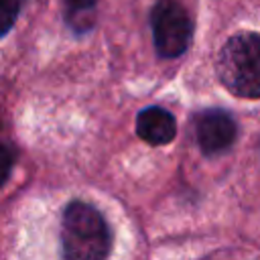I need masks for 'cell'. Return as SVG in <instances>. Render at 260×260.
<instances>
[{"label": "cell", "instance_id": "277c9868", "mask_svg": "<svg viewBox=\"0 0 260 260\" xmlns=\"http://www.w3.org/2000/svg\"><path fill=\"white\" fill-rule=\"evenodd\" d=\"M195 134L203 154H219L234 144L238 136V124L230 112L211 108L197 114Z\"/></svg>", "mask_w": 260, "mask_h": 260}, {"label": "cell", "instance_id": "3957f363", "mask_svg": "<svg viewBox=\"0 0 260 260\" xmlns=\"http://www.w3.org/2000/svg\"><path fill=\"white\" fill-rule=\"evenodd\" d=\"M154 49L162 59L181 57L193 39V20L177 0H158L150 10Z\"/></svg>", "mask_w": 260, "mask_h": 260}, {"label": "cell", "instance_id": "7a4b0ae2", "mask_svg": "<svg viewBox=\"0 0 260 260\" xmlns=\"http://www.w3.org/2000/svg\"><path fill=\"white\" fill-rule=\"evenodd\" d=\"M217 75L238 98H260V35L238 32L225 41L217 55Z\"/></svg>", "mask_w": 260, "mask_h": 260}, {"label": "cell", "instance_id": "8992f818", "mask_svg": "<svg viewBox=\"0 0 260 260\" xmlns=\"http://www.w3.org/2000/svg\"><path fill=\"white\" fill-rule=\"evenodd\" d=\"M65 2V20L77 32L91 28L95 6L100 0H63Z\"/></svg>", "mask_w": 260, "mask_h": 260}, {"label": "cell", "instance_id": "6da1fadb", "mask_svg": "<svg viewBox=\"0 0 260 260\" xmlns=\"http://www.w3.org/2000/svg\"><path fill=\"white\" fill-rule=\"evenodd\" d=\"M63 260H108L112 232L106 217L89 203L73 199L61 219Z\"/></svg>", "mask_w": 260, "mask_h": 260}, {"label": "cell", "instance_id": "5b68a950", "mask_svg": "<svg viewBox=\"0 0 260 260\" xmlns=\"http://www.w3.org/2000/svg\"><path fill=\"white\" fill-rule=\"evenodd\" d=\"M136 134L152 144V146H160V144H169L175 134H177V122L175 116L160 108V106H150L146 110H142L136 118Z\"/></svg>", "mask_w": 260, "mask_h": 260}, {"label": "cell", "instance_id": "52a82bcc", "mask_svg": "<svg viewBox=\"0 0 260 260\" xmlns=\"http://www.w3.org/2000/svg\"><path fill=\"white\" fill-rule=\"evenodd\" d=\"M26 0H0V24H2V35H6L14 20L20 14V8Z\"/></svg>", "mask_w": 260, "mask_h": 260}]
</instances>
